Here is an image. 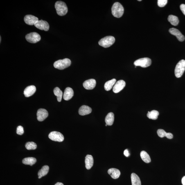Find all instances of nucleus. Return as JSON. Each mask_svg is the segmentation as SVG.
<instances>
[{
	"instance_id": "nucleus-1",
	"label": "nucleus",
	"mask_w": 185,
	"mask_h": 185,
	"mask_svg": "<svg viewBox=\"0 0 185 185\" xmlns=\"http://www.w3.org/2000/svg\"><path fill=\"white\" fill-rule=\"evenodd\" d=\"M55 8L57 14L60 16H64L67 14L68 9L66 3L63 1H58L55 4Z\"/></svg>"
},
{
	"instance_id": "nucleus-2",
	"label": "nucleus",
	"mask_w": 185,
	"mask_h": 185,
	"mask_svg": "<svg viewBox=\"0 0 185 185\" xmlns=\"http://www.w3.org/2000/svg\"><path fill=\"white\" fill-rule=\"evenodd\" d=\"M124 8L122 5L118 2L115 3L111 8V12L115 17L120 18L123 16L124 13Z\"/></svg>"
},
{
	"instance_id": "nucleus-3",
	"label": "nucleus",
	"mask_w": 185,
	"mask_h": 185,
	"mask_svg": "<svg viewBox=\"0 0 185 185\" xmlns=\"http://www.w3.org/2000/svg\"><path fill=\"white\" fill-rule=\"evenodd\" d=\"M71 61L68 58L57 60L54 64V67L59 70H64L71 65Z\"/></svg>"
},
{
	"instance_id": "nucleus-4",
	"label": "nucleus",
	"mask_w": 185,
	"mask_h": 185,
	"mask_svg": "<svg viewBox=\"0 0 185 185\" xmlns=\"http://www.w3.org/2000/svg\"><path fill=\"white\" fill-rule=\"evenodd\" d=\"M115 41V37L111 36H107L102 38L99 41L100 45L104 48H108L111 46L114 43Z\"/></svg>"
},
{
	"instance_id": "nucleus-5",
	"label": "nucleus",
	"mask_w": 185,
	"mask_h": 185,
	"mask_svg": "<svg viewBox=\"0 0 185 185\" xmlns=\"http://www.w3.org/2000/svg\"><path fill=\"white\" fill-rule=\"evenodd\" d=\"M185 70V60L182 59L177 64L175 67V73L177 78H180L184 73Z\"/></svg>"
},
{
	"instance_id": "nucleus-6",
	"label": "nucleus",
	"mask_w": 185,
	"mask_h": 185,
	"mask_svg": "<svg viewBox=\"0 0 185 185\" xmlns=\"http://www.w3.org/2000/svg\"><path fill=\"white\" fill-rule=\"evenodd\" d=\"M152 61L148 58H144L138 59L135 61L134 64L136 66H140L143 68H146L151 65Z\"/></svg>"
},
{
	"instance_id": "nucleus-7",
	"label": "nucleus",
	"mask_w": 185,
	"mask_h": 185,
	"mask_svg": "<svg viewBox=\"0 0 185 185\" xmlns=\"http://www.w3.org/2000/svg\"><path fill=\"white\" fill-rule=\"evenodd\" d=\"M26 39L28 42L32 43H35L40 41L41 37L38 33L34 32L27 34L26 35Z\"/></svg>"
},
{
	"instance_id": "nucleus-8",
	"label": "nucleus",
	"mask_w": 185,
	"mask_h": 185,
	"mask_svg": "<svg viewBox=\"0 0 185 185\" xmlns=\"http://www.w3.org/2000/svg\"><path fill=\"white\" fill-rule=\"evenodd\" d=\"M48 137L52 141L62 142L64 140V136L60 132L53 131L49 133Z\"/></svg>"
},
{
	"instance_id": "nucleus-9",
	"label": "nucleus",
	"mask_w": 185,
	"mask_h": 185,
	"mask_svg": "<svg viewBox=\"0 0 185 185\" xmlns=\"http://www.w3.org/2000/svg\"><path fill=\"white\" fill-rule=\"evenodd\" d=\"M34 25L38 29L46 31H48L49 28V25L47 21L43 20L37 21Z\"/></svg>"
},
{
	"instance_id": "nucleus-10",
	"label": "nucleus",
	"mask_w": 185,
	"mask_h": 185,
	"mask_svg": "<svg viewBox=\"0 0 185 185\" xmlns=\"http://www.w3.org/2000/svg\"><path fill=\"white\" fill-rule=\"evenodd\" d=\"M48 114L47 110L44 109H39L37 113V119L39 121H42L48 117Z\"/></svg>"
},
{
	"instance_id": "nucleus-11",
	"label": "nucleus",
	"mask_w": 185,
	"mask_h": 185,
	"mask_svg": "<svg viewBox=\"0 0 185 185\" xmlns=\"http://www.w3.org/2000/svg\"><path fill=\"white\" fill-rule=\"evenodd\" d=\"M125 82L123 80L118 81L113 87V91L115 93H118L123 90L125 86Z\"/></svg>"
},
{
	"instance_id": "nucleus-12",
	"label": "nucleus",
	"mask_w": 185,
	"mask_h": 185,
	"mask_svg": "<svg viewBox=\"0 0 185 185\" xmlns=\"http://www.w3.org/2000/svg\"><path fill=\"white\" fill-rule=\"evenodd\" d=\"M39 21L38 18L32 15H27L25 16L24 21L26 24L33 26Z\"/></svg>"
},
{
	"instance_id": "nucleus-13",
	"label": "nucleus",
	"mask_w": 185,
	"mask_h": 185,
	"mask_svg": "<svg viewBox=\"0 0 185 185\" xmlns=\"http://www.w3.org/2000/svg\"><path fill=\"white\" fill-rule=\"evenodd\" d=\"M96 85V80L94 79H90L84 81L83 86L84 88L87 90L94 89Z\"/></svg>"
},
{
	"instance_id": "nucleus-14",
	"label": "nucleus",
	"mask_w": 185,
	"mask_h": 185,
	"mask_svg": "<svg viewBox=\"0 0 185 185\" xmlns=\"http://www.w3.org/2000/svg\"><path fill=\"white\" fill-rule=\"evenodd\" d=\"M169 32L171 35L175 36L178 40L180 42H182L185 39L184 35H182L181 32L176 28H172L169 30Z\"/></svg>"
},
{
	"instance_id": "nucleus-15",
	"label": "nucleus",
	"mask_w": 185,
	"mask_h": 185,
	"mask_svg": "<svg viewBox=\"0 0 185 185\" xmlns=\"http://www.w3.org/2000/svg\"><path fill=\"white\" fill-rule=\"evenodd\" d=\"M36 91V88L34 85H30L25 89L24 94L25 97L28 98L35 94Z\"/></svg>"
},
{
	"instance_id": "nucleus-16",
	"label": "nucleus",
	"mask_w": 185,
	"mask_h": 185,
	"mask_svg": "<svg viewBox=\"0 0 185 185\" xmlns=\"http://www.w3.org/2000/svg\"><path fill=\"white\" fill-rule=\"evenodd\" d=\"M74 95V91L70 87L66 88L64 90L63 95V98L65 100H69L73 98Z\"/></svg>"
},
{
	"instance_id": "nucleus-17",
	"label": "nucleus",
	"mask_w": 185,
	"mask_h": 185,
	"mask_svg": "<svg viewBox=\"0 0 185 185\" xmlns=\"http://www.w3.org/2000/svg\"><path fill=\"white\" fill-rule=\"evenodd\" d=\"M91 111L92 109L91 107L83 105L79 109V113L80 115L85 116L90 114Z\"/></svg>"
},
{
	"instance_id": "nucleus-18",
	"label": "nucleus",
	"mask_w": 185,
	"mask_h": 185,
	"mask_svg": "<svg viewBox=\"0 0 185 185\" xmlns=\"http://www.w3.org/2000/svg\"><path fill=\"white\" fill-rule=\"evenodd\" d=\"M108 173L110 175L111 178L114 179L118 178L120 175V172L117 169L111 168L108 171Z\"/></svg>"
},
{
	"instance_id": "nucleus-19",
	"label": "nucleus",
	"mask_w": 185,
	"mask_h": 185,
	"mask_svg": "<svg viewBox=\"0 0 185 185\" xmlns=\"http://www.w3.org/2000/svg\"><path fill=\"white\" fill-rule=\"evenodd\" d=\"M94 163V159L93 156L87 155L85 158V164L86 168L88 170L91 169Z\"/></svg>"
},
{
	"instance_id": "nucleus-20",
	"label": "nucleus",
	"mask_w": 185,
	"mask_h": 185,
	"mask_svg": "<svg viewBox=\"0 0 185 185\" xmlns=\"http://www.w3.org/2000/svg\"><path fill=\"white\" fill-rule=\"evenodd\" d=\"M158 135L159 137L162 138L166 137L168 139H172L173 138V135L170 133H167L163 129H159L157 131Z\"/></svg>"
},
{
	"instance_id": "nucleus-21",
	"label": "nucleus",
	"mask_w": 185,
	"mask_h": 185,
	"mask_svg": "<svg viewBox=\"0 0 185 185\" xmlns=\"http://www.w3.org/2000/svg\"><path fill=\"white\" fill-rule=\"evenodd\" d=\"M114 113L110 112L107 114L106 117L105 121L106 124L108 125H112L114 121Z\"/></svg>"
},
{
	"instance_id": "nucleus-22",
	"label": "nucleus",
	"mask_w": 185,
	"mask_h": 185,
	"mask_svg": "<svg viewBox=\"0 0 185 185\" xmlns=\"http://www.w3.org/2000/svg\"><path fill=\"white\" fill-rule=\"evenodd\" d=\"M49 167L47 165L43 166L41 169L39 171L38 175L39 178L41 179L43 177L45 176L48 173L49 171Z\"/></svg>"
},
{
	"instance_id": "nucleus-23",
	"label": "nucleus",
	"mask_w": 185,
	"mask_h": 185,
	"mask_svg": "<svg viewBox=\"0 0 185 185\" xmlns=\"http://www.w3.org/2000/svg\"><path fill=\"white\" fill-rule=\"evenodd\" d=\"M131 180L132 185H141L140 179L136 173H132L131 175Z\"/></svg>"
},
{
	"instance_id": "nucleus-24",
	"label": "nucleus",
	"mask_w": 185,
	"mask_h": 185,
	"mask_svg": "<svg viewBox=\"0 0 185 185\" xmlns=\"http://www.w3.org/2000/svg\"><path fill=\"white\" fill-rule=\"evenodd\" d=\"M37 162V159L35 158L32 157L24 158L22 160L23 164L26 165H29L32 166Z\"/></svg>"
},
{
	"instance_id": "nucleus-25",
	"label": "nucleus",
	"mask_w": 185,
	"mask_h": 185,
	"mask_svg": "<svg viewBox=\"0 0 185 185\" xmlns=\"http://www.w3.org/2000/svg\"><path fill=\"white\" fill-rule=\"evenodd\" d=\"M116 79H112L107 81L104 85V88L106 91H110L112 88L113 86L116 83Z\"/></svg>"
},
{
	"instance_id": "nucleus-26",
	"label": "nucleus",
	"mask_w": 185,
	"mask_h": 185,
	"mask_svg": "<svg viewBox=\"0 0 185 185\" xmlns=\"http://www.w3.org/2000/svg\"><path fill=\"white\" fill-rule=\"evenodd\" d=\"M168 20L171 24L174 26H177L179 24L178 18L177 16L170 15L168 16Z\"/></svg>"
},
{
	"instance_id": "nucleus-27",
	"label": "nucleus",
	"mask_w": 185,
	"mask_h": 185,
	"mask_svg": "<svg viewBox=\"0 0 185 185\" xmlns=\"http://www.w3.org/2000/svg\"><path fill=\"white\" fill-rule=\"evenodd\" d=\"M159 115V111L156 110H153L151 111H148L147 116L150 119L155 120L157 119Z\"/></svg>"
},
{
	"instance_id": "nucleus-28",
	"label": "nucleus",
	"mask_w": 185,
	"mask_h": 185,
	"mask_svg": "<svg viewBox=\"0 0 185 185\" xmlns=\"http://www.w3.org/2000/svg\"><path fill=\"white\" fill-rule=\"evenodd\" d=\"M140 156L142 160L145 163H149L151 162L150 156L146 152L142 151L141 152Z\"/></svg>"
},
{
	"instance_id": "nucleus-29",
	"label": "nucleus",
	"mask_w": 185,
	"mask_h": 185,
	"mask_svg": "<svg viewBox=\"0 0 185 185\" xmlns=\"http://www.w3.org/2000/svg\"><path fill=\"white\" fill-rule=\"evenodd\" d=\"M54 93L55 96L57 97V100L59 102L62 101L63 93L58 87H55L54 89Z\"/></svg>"
},
{
	"instance_id": "nucleus-30",
	"label": "nucleus",
	"mask_w": 185,
	"mask_h": 185,
	"mask_svg": "<svg viewBox=\"0 0 185 185\" xmlns=\"http://www.w3.org/2000/svg\"><path fill=\"white\" fill-rule=\"evenodd\" d=\"M26 148L28 150H35L37 148L36 144L34 142H28L26 144Z\"/></svg>"
},
{
	"instance_id": "nucleus-31",
	"label": "nucleus",
	"mask_w": 185,
	"mask_h": 185,
	"mask_svg": "<svg viewBox=\"0 0 185 185\" xmlns=\"http://www.w3.org/2000/svg\"><path fill=\"white\" fill-rule=\"evenodd\" d=\"M167 0H158L157 4L159 7H163L167 4Z\"/></svg>"
},
{
	"instance_id": "nucleus-32",
	"label": "nucleus",
	"mask_w": 185,
	"mask_h": 185,
	"mask_svg": "<svg viewBox=\"0 0 185 185\" xmlns=\"http://www.w3.org/2000/svg\"><path fill=\"white\" fill-rule=\"evenodd\" d=\"M16 132L19 135H22L24 132L23 127L21 126H18L17 127Z\"/></svg>"
},
{
	"instance_id": "nucleus-33",
	"label": "nucleus",
	"mask_w": 185,
	"mask_h": 185,
	"mask_svg": "<svg viewBox=\"0 0 185 185\" xmlns=\"http://www.w3.org/2000/svg\"><path fill=\"white\" fill-rule=\"evenodd\" d=\"M180 8L182 13L185 15V5L184 4H181L180 6Z\"/></svg>"
},
{
	"instance_id": "nucleus-34",
	"label": "nucleus",
	"mask_w": 185,
	"mask_h": 185,
	"mask_svg": "<svg viewBox=\"0 0 185 185\" xmlns=\"http://www.w3.org/2000/svg\"><path fill=\"white\" fill-rule=\"evenodd\" d=\"M124 154L127 157H128L130 155V154L129 153L128 150L126 149V150H125L124 152Z\"/></svg>"
},
{
	"instance_id": "nucleus-35",
	"label": "nucleus",
	"mask_w": 185,
	"mask_h": 185,
	"mask_svg": "<svg viewBox=\"0 0 185 185\" xmlns=\"http://www.w3.org/2000/svg\"><path fill=\"white\" fill-rule=\"evenodd\" d=\"M182 184L183 185H185V176L182 178Z\"/></svg>"
},
{
	"instance_id": "nucleus-36",
	"label": "nucleus",
	"mask_w": 185,
	"mask_h": 185,
	"mask_svg": "<svg viewBox=\"0 0 185 185\" xmlns=\"http://www.w3.org/2000/svg\"><path fill=\"white\" fill-rule=\"evenodd\" d=\"M55 185H64L62 183L58 182L56 183Z\"/></svg>"
},
{
	"instance_id": "nucleus-37",
	"label": "nucleus",
	"mask_w": 185,
	"mask_h": 185,
	"mask_svg": "<svg viewBox=\"0 0 185 185\" xmlns=\"http://www.w3.org/2000/svg\"><path fill=\"white\" fill-rule=\"evenodd\" d=\"M0 38H1V39H1V40H0V41H1V36L0 37Z\"/></svg>"
},
{
	"instance_id": "nucleus-38",
	"label": "nucleus",
	"mask_w": 185,
	"mask_h": 185,
	"mask_svg": "<svg viewBox=\"0 0 185 185\" xmlns=\"http://www.w3.org/2000/svg\"><path fill=\"white\" fill-rule=\"evenodd\" d=\"M138 1H141V0H138Z\"/></svg>"
},
{
	"instance_id": "nucleus-39",
	"label": "nucleus",
	"mask_w": 185,
	"mask_h": 185,
	"mask_svg": "<svg viewBox=\"0 0 185 185\" xmlns=\"http://www.w3.org/2000/svg\"><path fill=\"white\" fill-rule=\"evenodd\" d=\"M105 125H106V126H107L108 125H107L106 124Z\"/></svg>"
}]
</instances>
